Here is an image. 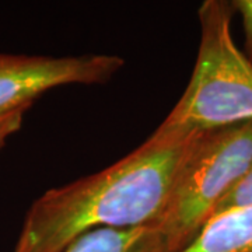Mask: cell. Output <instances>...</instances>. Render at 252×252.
Instances as JSON below:
<instances>
[{
	"label": "cell",
	"instance_id": "obj_5",
	"mask_svg": "<svg viewBox=\"0 0 252 252\" xmlns=\"http://www.w3.org/2000/svg\"><path fill=\"white\" fill-rule=\"evenodd\" d=\"M64 252H172L167 238L154 227L97 228L80 235Z\"/></svg>",
	"mask_w": 252,
	"mask_h": 252
},
{
	"label": "cell",
	"instance_id": "obj_8",
	"mask_svg": "<svg viewBox=\"0 0 252 252\" xmlns=\"http://www.w3.org/2000/svg\"><path fill=\"white\" fill-rule=\"evenodd\" d=\"M31 107L11 109L6 112H0V150L4 147L10 136L20 130L24 122V115Z\"/></svg>",
	"mask_w": 252,
	"mask_h": 252
},
{
	"label": "cell",
	"instance_id": "obj_7",
	"mask_svg": "<svg viewBox=\"0 0 252 252\" xmlns=\"http://www.w3.org/2000/svg\"><path fill=\"white\" fill-rule=\"evenodd\" d=\"M252 206V164L240 180L233 185L213 210L212 219L230 212ZM210 219V220H212Z\"/></svg>",
	"mask_w": 252,
	"mask_h": 252
},
{
	"label": "cell",
	"instance_id": "obj_6",
	"mask_svg": "<svg viewBox=\"0 0 252 252\" xmlns=\"http://www.w3.org/2000/svg\"><path fill=\"white\" fill-rule=\"evenodd\" d=\"M182 252H252V206L212 219Z\"/></svg>",
	"mask_w": 252,
	"mask_h": 252
},
{
	"label": "cell",
	"instance_id": "obj_9",
	"mask_svg": "<svg viewBox=\"0 0 252 252\" xmlns=\"http://www.w3.org/2000/svg\"><path fill=\"white\" fill-rule=\"evenodd\" d=\"M231 4L243 20L245 34V48L243 54L252 64V0H234L231 1Z\"/></svg>",
	"mask_w": 252,
	"mask_h": 252
},
{
	"label": "cell",
	"instance_id": "obj_4",
	"mask_svg": "<svg viewBox=\"0 0 252 252\" xmlns=\"http://www.w3.org/2000/svg\"><path fill=\"white\" fill-rule=\"evenodd\" d=\"M124 66L125 59L117 55L52 58L0 52V112L32 107L55 87L105 84Z\"/></svg>",
	"mask_w": 252,
	"mask_h": 252
},
{
	"label": "cell",
	"instance_id": "obj_2",
	"mask_svg": "<svg viewBox=\"0 0 252 252\" xmlns=\"http://www.w3.org/2000/svg\"><path fill=\"white\" fill-rule=\"evenodd\" d=\"M234 13L225 0L200 4V44L192 77L158 129L196 132L252 122V64L231 35Z\"/></svg>",
	"mask_w": 252,
	"mask_h": 252
},
{
	"label": "cell",
	"instance_id": "obj_1",
	"mask_svg": "<svg viewBox=\"0 0 252 252\" xmlns=\"http://www.w3.org/2000/svg\"><path fill=\"white\" fill-rule=\"evenodd\" d=\"M195 132L156 129L105 170L46 190L28 209L13 252H64L80 235L152 225L170 196Z\"/></svg>",
	"mask_w": 252,
	"mask_h": 252
},
{
	"label": "cell",
	"instance_id": "obj_3",
	"mask_svg": "<svg viewBox=\"0 0 252 252\" xmlns=\"http://www.w3.org/2000/svg\"><path fill=\"white\" fill-rule=\"evenodd\" d=\"M252 164V122L196 130L160 217L172 252H182L202 233L213 210Z\"/></svg>",
	"mask_w": 252,
	"mask_h": 252
}]
</instances>
